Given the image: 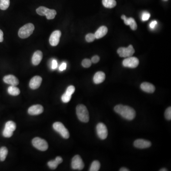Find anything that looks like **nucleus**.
I'll return each mask as SVG.
<instances>
[{
	"label": "nucleus",
	"mask_w": 171,
	"mask_h": 171,
	"mask_svg": "<svg viewBox=\"0 0 171 171\" xmlns=\"http://www.w3.org/2000/svg\"><path fill=\"white\" fill-rule=\"evenodd\" d=\"M61 35L62 33L59 30H55L52 33L50 38V43L52 46H56L59 44Z\"/></svg>",
	"instance_id": "obj_11"
},
{
	"label": "nucleus",
	"mask_w": 171,
	"mask_h": 171,
	"mask_svg": "<svg viewBox=\"0 0 171 171\" xmlns=\"http://www.w3.org/2000/svg\"><path fill=\"white\" fill-rule=\"evenodd\" d=\"M103 5L107 8H112L116 6V2L115 0H102Z\"/></svg>",
	"instance_id": "obj_24"
},
{
	"label": "nucleus",
	"mask_w": 171,
	"mask_h": 171,
	"mask_svg": "<svg viewBox=\"0 0 171 171\" xmlns=\"http://www.w3.org/2000/svg\"><path fill=\"white\" fill-rule=\"evenodd\" d=\"M117 52L119 56L123 58L132 57L135 52V50L131 45L127 48L120 47L117 50Z\"/></svg>",
	"instance_id": "obj_7"
},
{
	"label": "nucleus",
	"mask_w": 171,
	"mask_h": 171,
	"mask_svg": "<svg viewBox=\"0 0 171 171\" xmlns=\"http://www.w3.org/2000/svg\"><path fill=\"white\" fill-rule=\"evenodd\" d=\"M32 144L34 148L41 151H45L48 149V145L47 141L40 137L34 138Z\"/></svg>",
	"instance_id": "obj_5"
},
{
	"label": "nucleus",
	"mask_w": 171,
	"mask_h": 171,
	"mask_svg": "<svg viewBox=\"0 0 171 171\" xmlns=\"http://www.w3.org/2000/svg\"><path fill=\"white\" fill-rule=\"evenodd\" d=\"M50 9L45 7L41 6L37 8L36 10L37 13L41 16H46L48 12Z\"/></svg>",
	"instance_id": "obj_26"
},
{
	"label": "nucleus",
	"mask_w": 171,
	"mask_h": 171,
	"mask_svg": "<svg viewBox=\"0 0 171 171\" xmlns=\"http://www.w3.org/2000/svg\"><path fill=\"white\" fill-rule=\"evenodd\" d=\"M120 171H129V170H128L127 168H125V167H123V168H121L120 169Z\"/></svg>",
	"instance_id": "obj_39"
},
{
	"label": "nucleus",
	"mask_w": 171,
	"mask_h": 171,
	"mask_svg": "<svg viewBox=\"0 0 171 171\" xmlns=\"http://www.w3.org/2000/svg\"><path fill=\"white\" fill-rule=\"evenodd\" d=\"M43 108L41 105H32L28 109V113L31 116L38 115L43 112Z\"/></svg>",
	"instance_id": "obj_14"
},
{
	"label": "nucleus",
	"mask_w": 171,
	"mask_h": 171,
	"mask_svg": "<svg viewBox=\"0 0 171 171\" xmlns=\"http://www.w3.org/2000/svg\"><path fill=\"white\" fill-rule=\"evenodd\" d=\"M56 14H57V12L55 10L50 9L47 14L46 15V17L48 20L53 19L55 17Z\"/></svg>",
	"instance_id": "obj_29"
},
{
	"label": "nucleus",
	"mask_w": 171,
	"mask_h": 171,
	"mask_svg": "<svg viewBox=\"0 0 171 171\" xmlns=\"http://www.w3.org/2000/svg\"><path fill=\"white\" fill-rule=\"evenodd\" d=\"M157 24V21H153V22H151V23L150 24V27L151 29H154V28L155 27V25H156Z\"/></svg>",
	"instance_id": "obj_37"
},
{
	"label": "nucleus",
	"mask_w": 171,
	"mask_h": 171,
	"mask_svg": "<svg viewBox=\"0 0 171 171\" xmlns=\"http://www.w3.org/2000/svg\"><path fill=\"white\" fill-rule=\"evenodd\" d=\"M164 1H168V0H164Z\"/></svg>",
	"instance_id": "obj_41"
},
{
	"label": "nucleus",
	"mask_w": 171,
	"mask_h": 171,
	"mask_svg": "<svg viewBox=\"0 0 171 171\" xmlns=\"http://www.w3.org/2000/svg\"><path fill=\"white\" fill-rule=\"evenodd\" d=\"M96 39L95 35L92 34H87L86 36V40L88 42H91Z\"/></svg>",
	"instance_id": "obj_31"
},
{
	"label": "nucleus",
	"mask_w": 171,
	"mask_h": 171,
	"mask_svg": "<svg viewBox=\"0 0 171 171\" xmlns=\"http://www.w3.org/2000/svg\"><path fill=\"white\" fill-rule=\"evenodd\" d=\"M92 62L90 59H86L83 60L82 62V65L83 67L86 68H89L91 65Z\"/></svg>",
	"instance_id": "obj_30"
},
{
	"label": "nucleus",
	"mask_w": 171,
	"mask_h": 171,
	"mask_svg": "<svg viewBox=\"0 0 171 171\" xmlns=\"http://www.w3.org/2000/svg\"><path fill=\"white\" fill-rule=\"evenodd\" d=\"M57 67H58V63H57V60L53 59L52 62V69H55L57 68Z\"/></svg>",
	"instance_id": "obj_36"
},
{
	"label": "nucleus",
	"mask_w": 171,
	"mask_h": 171,
	"mask_svg": "<svg viewBox=\"0 0 171 171\" xmlns=\"http://www.w3.org/2000/svg\"><path fill=\"white\" fill-rule=\"evenodd\" d=\"M77 115L80 121L87 123L89 121V116L88 110L84 105H77L76 108Z\"/></svg>",
	"instance_id": "obj_2"
},
{
	"label": "nucleus",
	"mask_w": 171,
	"mask_h": 171,
	"mask_svg": "<svg viewBox=\"0 0 171 171\" xmlns=\"http://www.w3.org/2000/svg\"><path fill=\"white\" fill-rule=\"evenodd\" d=\"M3 41V34L2 30H0V42H2Z\"/></svg>",
	"instance_id": "obj_38"
},
{
	"label": "nucleus",
	"mask_w": 171,
	"mask_h": 171,
	"mask_svg": "<svg viewBox=\"0 0 171 171\" xmlns=\"http://www.w3.org/2000/svg\"><path fill=\"white\" fill-rule=\"evenodd\" d=\"M160 171H167V170L166 168H162V169H161L159 170Z\"/></svg>",
	"instance_id": "obj_40"
},
{
	"label": "nucleus",
	"mask_w": 171,
	"mask_h": 171,
	"mask_svg": "<svg viewBox=\"0 0 171 171\" xmlns=\"http://www.w3.org/2000/svg\"><path fill=\"white\" fill-rule=\"evenodd\" d=\"M75 91V88L73 86H69L68 87L66 92L65 93L62 97V100L63 102H69L71 99V96L74 93Z\"/></svg>",
	"instance_id": "obj_12"
},
{
	"label": "nucleus",
	"mask_w": 171,
	"mask_h": 171,
	"mask_svg": "<svg viewBox=\"0 0 171 171\" xmlns=\"http://www.w3.org/2000/svg\"><path fill=\"white\" fill-rule=\"evenodd\" d=\"M114 110L123 118L128 120L134 119L136 116L135 110L127 105H118L115 107Z\"/></svg>",
	"instance_id": "obj_1"
},
{
	"label": "nucleus",
	"mask_w": 171,
	"mask_h": 171,
	"mask_svg": "<svg viewBox=\"0 0 171 171\" xmlns=\"http://www.w3.org/2000/svg\"><path fill=\"white\" fill-rule=\"evenodd\" d=\"M99 60H100V58L98 56H95L92 58L91 61L93 63H97L99 62Z\"/></svg>",
	"instance_id": "obj_34"
},
{
	"label": "nucleus",
	"mask_w": 171,
	"mask_h": 171,
	"mask_svg": "<svg viewBox=\"0 0 171 171\" xmlns=\"http://www.w3.org/2000/svg\"><path fill=\"white\" fill-rule=\"evenodd\" d=\"M105 75L104 72L98 71L95 74L94 76V82L96 84H100L102 83L105 80Z\"/></svg>",
	"instance_id": "obj_20"
},
{
	"label": "nucleus",
	"mask_w": 171,
	"mask_h": 171,
	"mask_svg": "<svg viewBox=\"0 0 171 171\" xmlns=\"http://www.w3.org/2000/svg\"><path fill=\"white\" fill-rule=\"evenodd\" d=\"M10 0H0V9L2 10H5L10 6Z\"/></svg>",
	"instance_id": "obj_27"
},
{
	"label": "nucleus",
	"mask_w": 171,
	"mask_h": 171,
	"mask_svg": "<svg viewBox=\"0 0 171 171\" xmlns=\"http://www.w3.org/2000/svg\"><path fill=\"white\" fill-rule=\"evenodd\" d=\"M134 145L137 148H147L151 146V143L148 140L139 139H137L134 142Z\"/></svg>",
	"instance_id": "obj_13"
},
{
	"label": "nucleus",
	"mask_w": 171,
	"mask_h": 171,
	"mask_svg": "<svg viewBox=\"0 0 171 171\" xmlns=\"http://www.w3.org/2000/svg\"><path fill=\"white\" fill-rule=\"evenodd\" d=\"M16 128V125L12 121H8L5 125V129L2 132V135L5 137H11L13 135V132Z\"/></svg>",
	"instance_id": "obj_6"
},
{
	"label": "nucleus",
	"mask_w": 171,
	"mask_h": 171,
	"mask_svg": "<svg viewBox=\"0 0 171 171\" xmlns=\"http://www.w3.org/2000/svg\"><path fill=\"white\" fill-rule=\"evenodd\" d=\"M97 132L99 138L102 140H104L108 137V129L103 123H99L97 125Z\"/></svg>",
	"instance_id": "obj_8"
},
{
	"label": "nucleus",
	"mask_w": 171,
	"mask_h": 171,
	"mask_svg": "<svg viewBox=\"0 0 171 171\" xmlns=\"http://www.w3.org/2000/svg\"><path fill=\"white\" fill-rule=\"evenodd\" d=\"M3 81L6 84H9L12 86H17L19 83L18 79L16 77L12 75H9L4 77L3 79Z\"/></svg>",
	"instance_id": "obj_16"
},
{
	"label": "nucleus",
	"mask_w": 171,
	"mask_h": 171,
	"mask_svg": "<svg viewBox=\"0 0 171 171\" xmlns=\"http://www.w3.org/2000/svg\"><path fill=\"white\" fill-rule=\"evenodd\" d=\"M63 162L62 158L60 156H57L54 160L50 161L48 162V166L52 169H55L59 164Z\"/></svg>",
	"instance_id": "obj_22"
},
{
	"label": "nucleus",
	"mask_w": 171,
	"mask_h": 171,
	"mask_svg": "<svg viewBox=\"0 0 171 171\" xmlns=\"http://www.w3.org/2000/svg\"><path fill=\"white\" fill-rule=\"evenodd\" d=\"M165 118L168 120L171 119V107L167 108L165 111Z\"/></svg>",
	"instance_id": "obj_32"
},
{
	"label": "nucleus",
	"mask_w": 171,
	"mask_h": 171,
	"mask_svg": "<svg viewBox=\"0 0 171 171\" xmlns=\"http://www.w3.org/2000/svg\"><path fill=\"white\" fill-rule=\"evenodd\" d=\"M150 17V14L148 12H144L142 15V20L143 21H146L148 20Z\"/></svg>",
	"instance_id": "obj_33"
},
{
	"label": "nucleus",
	"mask_w": 171,
	"mask_h": 171,
	"mask_svg": "<svg viewBox=\"0 0 171 171\" xmlns=\"http://www.w3.org/2000/svg\"><path fill=\"white\" fill-rule=\"evenodd\" d=\"M108 31V28L107 27L104 26H101L94 34L96 39H99L100 38H102L107 34Z\"/></svg>",
	"instance_id": "obj_21"
},
{
	"label": "nucleus",
	"mask_w": 171,
	"mask_h": 171,
	"mask_svg": "<svg viewBox=\"0 0 171 171\" xmlns=\"http://www.w3.org/2000/svg\"><path fill=\"white\" fill-rule=\"evenodd\" d=\"M139 60L136 57H130L125 59L123 62V66L130 68H136L139 65Z\"/></svg>",
	"instance_id": "obj_9"
},
{
	"label": "nucleus",
	"mask_w": 171,
	"mask_h": 171,
	"mask_svg": "<svg viewBox=\"0 0 171 171\" xmlns=\"http://www.w3.org/2000/svg\"><path fill=\"white\" fill-rule=\"evenodd\" d=\"M8 92L10 95L16 96L19 95L20 93V91L17 87H16L15 86L11 85V86L9 87L8 88Z\"/></svg>",
	"instance_id": "obj_23"
},
{
	"label": "nucleus",
	"mask_w": 171,
	"mask_h": 171,
	"mask_svg": "<svg viewBox=\"0 0 171 171\" xmlns=\"http://www.w3.org/2000/svg\"><path fill=\"white\" fill-rule=\"evenodd\" d=\"M43 57L42 52L40 51H37L34 53L32 56V63L34 66L38 65L41 62Z\"/></svg>",
	"instance_id": "obj_18"
},
{
	"label": "nucleus",
	"mask_w": 171,
	"mask_h": 171,
	"mask_svg": "<svg viewBox=\"0 0 171 171\" xmlns=\"http://www.w3.org/2000/svg\"><path fill=\"white\" fill-rule=\"evenodd\" d=\"M71 167L75 170H81L84 168V162L80 155H75L72 158Z\"/></svg>",
	"instance_id": "obj_10"
},
{
	"label": "nucleus",
	"mask_w": 171,
	"mask_h": 171,
	"mask_svg": "<svg viewBox=\"0 0 171 171\" xmlns=\"http://www.w3.org/2000/svg\"><path fill=\"white\" fill-rule=\"evenodd\" d=\"M34 26L32 23L26 24L21 27L19 30V36L22 39L28 38L34 32Z\"/></svg>",
	"instance_id": "obj_3"
},
{
	"label": "nucleus",
	"mask_w": 171,
	"mask_h": 171,
	"mask_svg": "<svg viewBox=\"0 0 171 171\" xmlns=\"http://www.w3.org/2000/svg\"><path fill=\"white\" fill-rule=\"evenodd\" d=\"M141 89L145 92L153 93L155 91V87L153 84L148 82H144L141 85Z\"/></svg>",
	"instance_id": "obj_19"
},
{
	"label": "nucleus",
	"mask_w": 171,
	"mask_h": 171,
	"mask_svg": "<svg viewBox=\"0 0 171 171\" xmlns=\"http://www.w3.org/2000/svg\"><path fill=\"white\" fill-rule=\"evenodd\" d=\"M42 82V78L40 76H36L30 80L29 83L30 87L32 89H36L40 87Z\"/></svg>",
	"instance_id": "obj_15"
},
{
	"label": "nucleus",
	"mask_w": 171,
	"mask_h": 171,
	"mask_svg": "<svg viewBox=\"0 0 171 171\" xmlns=\"http://www.w3.org/2000/svg\"><path fill=\"white\" fill-rule=\"evenodd\" d=\"M121 18L124 20V23L126 25H129L132 30H137V25L135 20L133 18H128L125 15H123L121 16Z\"/></svg>",
	"instance_id": "obj_17"
},
{
	"label": "nucleus",
	"mask_w": 171,
	"mask_h": 171,
	"mask_svg": "<svg viewBox=\"0 0 171 171\" xmlns=\"http://www.w3.org/2000/svg\"><path fill=\"white\" fill-rule=\"evenodd\" d=\"M100 164L98 161H94L91 165L90 171H98L100 169Z\"/></svg>",
	"instance_id": "obj_28"
},
{
	"label": "nucleus",
	"mask_w": 171,
	"mask_h": 171,
	"mask_svg": "<svg viewBox=\"0 0 171 171\" xmlns=\"http://www.w3.org/2000/svg\"><path fill=\"white\" fill-rule=\"evenodd\" d=\"M53 129L58 132L65 139H68L69 137V133L68 129L65 127L63 124L61 122H57L53 125Z\"/></svg>",
	"instance_id": "obj_4"
},
{
	"label": "nucleus",
	"mask_w": 171,
	"mask_h": 171,
	"mask_svg": "<svg viewBox=\"0 0 171 171\" xmlns=\"http://www.w3.org/2000/svg\"><path fill=\"white\" fill-rule=\"evenodd\" d=\"M8 153V150L5 146H2L0 148V161H4L6 158Z\"/></svg>",
	"instance_id": "obj_25"
},
{
	"label": "nucleus",
	"mask_w": 171,
	"mask_h": 171,
	"mask_svg": "<svg viewBox=\"0 0 171 171\" xmlns=\"http://www.w3.org/2000/svg\"><path fill=\"white\" fill-rule=\"evenodd\" d=\"M66 68H67V64H66V63L63 62L59 66V69L60 71H62L65 70Z\"/></svg>",
	"instance_id": "obj_35"
}]
</instances>
